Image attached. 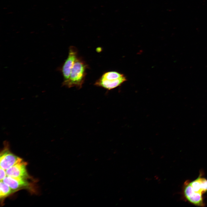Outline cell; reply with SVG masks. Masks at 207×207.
<instances>
[{"label": "cell", "instance_id": "30bf717a", "mask_svg": "<svg viewBox=\"0 0 207 207\" xmlns=\"http://www.w3.org/2000/svg\"><path fill=\"white\" fill-rule=\"evenodd\" d=\"M203 193L207 191V180L204 178H198Z\"/></svg>", "mask_w": 207, "mask_h": 207}, {"label": "cell", "instance_id": "8fae6325", "mask_svg": "<svg viewBox=\"0 0 207 207\" xmlns=\"http://www.w3.org/2000/svg\"><path fill=\"white\" fill-rule=\"evenodd\" d=\"M0 181H2L7 176V175L6 173V170L1 167H0Z\"/></svg>", "mask_w": 207, "mask_h": 207}, {"label": "cell", "instance_id": "9c48e42d", "mask_svg": "<svg viewBox=\"0 0 207 207\" xmlns=\"http://www.w3.org/2000/svg\"><path fill=\"white\" fill-rule=\"evenodd\" d=\"M189 184L195 191L201 194L203 193L200 182L198 179L191 182Z\"/></svg>", "mask_w": 207, "mask_h": 207}, {"label": "cell", "instance_id": "3957f363", "mask_svg": "<svg viewBox=\"0 0 207 207\" xmlns=\"http://www.w3.org/2000/svg\"><path fill=\"white\" fill-rule=\"evenodd\" d=\"M78 51L74 46H70L69 48L68 55L62 66V72L64 80H68L69 77L71 70L78 57Z\"/></svg>", "mask_w": 207, "mask_h": 207}, {"label": "cell", "instance_id": "8992f818", "mask_svg": "<svg viewBox=\"0 0 207 207\" xmlns=\"http://www.w3.org/2000/svg\"><path fill=\"white\" fill-rule=\"evenodd\" d=\"M2 181L8 185L14 192L22 189L28 188L30 185L26 179L7 176Z\"/></svg>", "mask_w": 207, "mask_h": 207}, {"label": "cell", "instance_id": "ba28073f", "mask_svg": "<svg viewBox=\"0 0 207 207\" xmlns=\"http://www.w3.org/2000/svg\"><path fill=\"white\" fill-rule=\"evenodd\" d=\"M14 192L13 190L3 181H0V198H4Z\"/></svg>", "mask_w": 207, "mask_h": 207}, {"label": "cell", "instance_id": "6da1fadb", "mask_svg": "<svg viewBox=\"0 0 207 207\" xmlns=\"http://www.w3.org/2000/svg\"><path fill=\"white\" fill-rule=\"evenodd\" d=\"M88 64L80 57L77 58L71 70L68 79L62 83V85L68 88L75 87L81 89L85 80Z\"/></svg>", "mask_w": 207, "mask_h": 207}, {"label": "cell", "instance_id": "5b68a950", "mask_svg": "<svg viewBox=\"0 0 207 207\" xmlns=\"http://www.w3.org/2000/svg\"><path fill=\"white\" fill-rule=\"evenodd\" d=\"M26 163L23 161L6 170L7 176L27 179L28 178L26 169Z\"/></svg>", "mask_w": 207, "mask_h": 207}, {"label": "cell", "instance_id": "277c9868", "mask_svg": "<svg viewBox=\"0 0 207 207\" xmlns=\"http://www.w3.org/2000/svg\"><path fill=\"white\" fill-rule=\"evenodd\" d=\"M22 160L10 152L7 148H5L1 154L0 167L6 170Z\"/></svg>", "mask_w": 207, "mask_h": 207}, {"label": "cell", "instance_id": "7a4b0ae2", "mask_svg": "<svg viewBox=\"0 0 207 207\" xmlns=\"http://www.w3.org/2000/svg\"><path fill=\"white\" fill-rule=\"evenodd\" d=\"M126 80L124 75L118 72H106L95 82L94 85L110 90L120 86Z\"/></svg>", "mask_w": 207, "mask_h": 207}, {"label": "cell", "instance_id": "52a82bcc", "mask_svg": "<svg viewBox=\"0 0 207 207\" xmlns=\"http://www.w3.org/2000/svg\"><path fill=\"white\" fill-rule=\"evenodd\" d=\"M202 194L195 191L190 184L187 186L184 189V194L186 198L190 202L195 205L200 206L203 205Z\"/></svg>", "mask_w": 207, "mask_h": 207}]
</instances>
